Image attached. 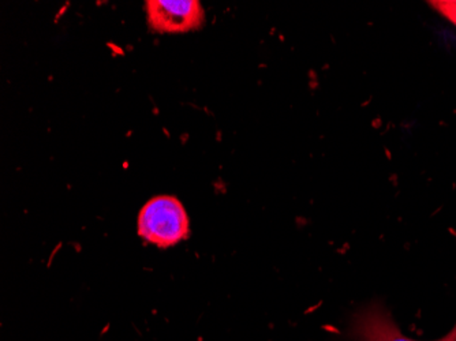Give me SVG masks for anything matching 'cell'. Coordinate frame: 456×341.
Returning a JSON list of instances; mask_svg holds the SVG:
<instances>
[{
    "label": "cell",
    "mask_w": 456,
    "mask_h": 341,
    "mask_svg": "<svg viewBox=\"0 0 456 341\" xmlns=\"http://www.w3.org/2000/svg\"><path fill=\"white\" fill-rule=\"evenodd\" d=\"M138 235L145 242L167 248L188 240L191 222L175 197L159 196L143 205L138 215Z\"/></svg>",
    "instance_id": "6da1fadb"
},
{
    "label": "cell",
    "mask_w": 456,
    "mask_h": 341,
    "mask_svg": "<svg viewBox=\"0 0 456 341\" xmlns=\"http://www.w3.org/2000/svg\"><path fill=\"white\" fill-rule=\"evenodd\" d=\"M145 10L150 27L155 32L186 33L204 25L205 12L197 0H148Z\"/></svg>",
    "instance_id": "7a4b0ae2"
},
{
    "label": "cell",
    "mask_w": 456,
    "mask_h": 341,
    "mask_svg": "<svg viewBox=\"0 0 456 341\" xmlns=\"http://www.w3.org/2000/svg\"><path fill=\"white\" fill-rule=\"evenodd\" d=\"M351 333L360 341H419L407 337L380 306H370L358 313Z\"/></svg>",
    "instance_id": "3957f363"
},
{
    "label": "cell",
    "mask_w": 456,
    "mask_h": 341,
    "mask_svg": "<svg viewBox=\"0 0 456 341\" xmlns=\"http://www.w3.org/2000/svg\"><path fill=\"white\" fill-rule=\"evenodd\" d=\"M435 9L444 15L456 27V2L455 0H443V2H430Z\"/></svg>",
    "instance_id": "277c9868"
},
{
    "label": "cell",
    "mask_w": 456,
    "mask_h": 341,
    "mask_svg": "<svg viewBox=\"0 0 456 341\" xmlns=\"http://www.w3.org/2000/svg\"><path fill=\"white\" fill-rule=\"evenodd\" d=\"M437 341H456V325L455 328H453V329L451 330V332L448 333V335L445 336L444 338H442V340Z\"/></svg>",
    "instance_id": "5b68a950"
}]
</instances>
